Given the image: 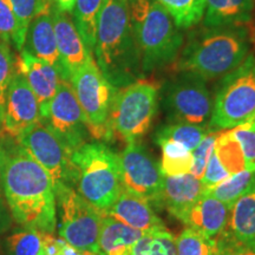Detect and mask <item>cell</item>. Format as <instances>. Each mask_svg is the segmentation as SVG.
Segmentation results:
<instances>
[{
	"instance_id": "f6af8a7d",
	"label": "cell",
	"mask_w": 255,
	"mask_h": 255,
	"mask_svg": "<svg viewBox=\"0 0 255 255\" xmlns=\"http://www.w3.org/2000/svg\"><path fill=\"white\" fill-rule=\"evenodd\" d=\"M101 255H102V254H101Z\"/></svg>"
},
{
	"instance_id": "5b68a950",
	"label": "cell",
	"mask_w": 255,
	"mask_h": 255,
	"mask_svg": "<svg viewBox=\"0 0 255 255\" xmlns=\"http://www.w3.org/2000/svg\"><path fill=\"white\" fill-rule=\"evenodd\" d=\"M76 168L75 190L104 214L122 191L119 155L104 143L79 146L71 155Z\"/></svg>"
},
{
	"instance_id": "7bdbcfd3",
	"label": "cell",
	"mask_w": 255,
	"mask_h": 255,
	"mask_svg": "<svg viewBox=\"0 0 255 255\" xmlns=\"http://www.w3.org/2000/svg\"><path fill=\"white\" fill-rule=\"evenodd\" d=\"M1 193H2V186H1V164H0V200H1Z\"/></svg>"
},
{
	"instance_id": "d590c367",
	"label": "cell",
	"mask_w": 255,
	"mask_h": 255,
	"mask_svg": "<svg viewBox=\"0 0 255 255\" xmlns=\"http://www.w3.org/2000/svg\"><path fill=\"white\" fill-rule=\"evenodd\" d=\"M218 135V132H209L201 141L200 144L191 151V155H193V167H191L190 174L196 178H199V180H201L203 174H205L207 163H208L210 156L214 151L215 141Z\"/></svg>"
},
{
	"instance_id": "ab89813d",
	"label": "cell",
	"mask_w": 255,
	"mask_h": 255,
	"mask_svg": "<svg viewBox=\"0 0 255 255\" xmlns=\"http://www.w3.org/2000/svg\"><path fill=\"white\" fill-rule=\"evenodd\" d=\"M219 255H255V244H239L228 237L227 232L218 240Z\"/></svg>"
},
{
	"instance_id": "1f68e13d",
	"label": "cell",
	"mask_w": 255,
	"mask_h": 255,
	"mask_svg": "<svg viewBox=\"0 0 255 255\" xmlns=\"http://www.w3.org/2000/svg\"><path fill=\"white\" fill-rule=\"evenodd\" d=\"M177 255H219L218 241L210 240L190 228L176 238Z\"/></svg>"
},
{
	"instance_id": "836d02e7",
	"label": "cell",
	"mask_w": 255,
	"mask_h": 255,
	"mask_svg": "<svg viewBox=\"0 0 255 255\" xmlns=\"http://www.w3.org/2000/svg\"><path fill=\"white\" fill-rule=\"evenodd\" d=\"M15 70H17V63L12 55L11 47L8 44L0 40V128L4 119L6 94Z\"/></svg>"
},
{
	"instance_id": "f546056e",
	"label": "cell",
	"mask_w": 255,
	"mask_h": 255,
	"mask_svg": "<svg viewBox=\"0 0 255 255\" xmlns=\"http://www.w3.org/2000/svg\"><path fill=\"white\" fill-rule=\"evenodd\" d=\"M131 251L132 255H177L176 238L168 231L145 233Z\"/></svg>"
},
{
	"instance_id": "d6986e66",
	"label": "cell",
	"mask_w": 255,
	"mask_h": 255,
	"mask_svg": "<svg viewBox=\"0 0 255 255\" xmlns=\"http://www.w3.org/2000/svg\"><path fill=\"white\" fill-rule=\"evenodd\" d=\"M17 66L37 97L39 108L45 105L55 96L63 81L58 69L25 51L20 52Z\"/></svg>"
},
{
	"instance_id": "2e32d148",
	"label": "cell",
	"mask_w": 255,
	"mask_h": 255,
	"mask_svg": "<svg viewBox=\"0 0 255 255\" xmlns=\"http://www.w3.org/2000/svg\"><path fill=\"white\" fill-rule=\"evenodd\" d=\"M229 216L231 208L227 205L203 195L177 220L203 237L218 241L227 232Z\"/></svg>"
},
{
	"instance_id": "5bb4252c",
	"label": "cell",
	"mask_w": 255,
	"mask_h": 255,
	"mask_svg": "<svg viewBox=\"0 0 255 255\" xmlns=\"http://www.w3.org/2000/svg\"><path fill=\"white\" fill-rule=\"evenodd\" d=\"M38 122H40L39 103L17 66L6 94L0 132L17 138Z\"/></svg>"
},
{
	"instance_id": "603a6c76",
	"label": "cell",
	"mask_w": 255,
	"mask_h": 255,
	"mask_svg": "<svg viewBox=\"0 0 255 255\" xmlns=\"http://www.w3.org/2000/svg\"><path fill=\"white\" fill-rule=\"evenodd\" d=\"M145 233L130 227L110 215H103L101 221L98 250L102 255H109L123 247H132Z\"/></svg>"
},
{
	"instance_id": "4dcf8cb0",
	"label": "cell",
	"mask_w": 255,
	"mask_h": 255,
	"mask_svg": "<svg viewBox=\"0 0 255 255\" xmlns=\"http://www.w3.org/2000/svg\"><path fill=\"white\" fill-rule=\"evenodd\" d=\"M45 233L36 229L23 228L9 235L6 240L7 255H41Z\"/></svg>"
},
{
	"instance_id": "8d00e7d4",
	"label": "cell",
	"mask_w": 255,
	"mask_h": 255,
	"mask_svg": "<svg viewBox=\"0 0 255 255\" xmlns=\"http://www.w3.org/2000/svg\"><path fill=\"white\" fill-rule=\"evenodd\" d=\"M231 131L241 146L247 167L255 169V119Z\"/></svg>"
},
{
	"instance_id": "e575fe53",
	"label": "cell",
	"mask_w": 255,
	"mask_h": 255,
	"mask_svg": "<svg viewBox=\"0 0 255 255\" xmlns=\"http://www.w3.org/2000/svg\"><path fill=\"white\" fill-rule=\"evenodd\" d=\"M17 18L21 36L25 38L28 25L38 14L51 7L50 0H9Z\"/></svg>"
},
{
	"instance_id": "8992f818",
	"label": "cell",
	"mask_w": 255,
	"mask_h": 255,
	"mask_svg": "<svg viewBox=\"0 0 255 255\" xmlns=\"http://www.w3.org/2000/svg\"><path fill=\"white\" fill-rule=\"evenodd\" d=\"M255 119V53L223 76L213 101L210 132L232 130Z\"/></svg>"
},
{
	"instance_id": "4316f807",
	"label": "cell",
	"mask_w": 255,
	"mask_h": 255,
	"mask_svg": "<svg viewBox=\"0 0 255 255\" xmlns=\"http://www.w3.org/2000/svg\"><path fill=\"white\" fill-rule=\"evenodd\" d=\"M170 14L176 26L187 30L203 19L206 0H154Z\"/></svg>"
},
{
	"instance_id": "b9f144b4",
	"label": "cell",
	"mask_w": 255,
	"mask_h": 255,
	"mask_svg": "<svg viewBox=\"0 0 255 255\" xmlns=\"http://www.w3.org/2000/svg\"><path fill=\"white\" fill-rule=\"evenodd\" d=\"M109 255H132V251L131 247H123L120 248V250H116Z\"/></svg>"
},
{
	"instance_id": "ee69618b",
	"label": "cell",
	"mask_w": 255,
	"mask_h": 255,
	"mask_svg": "<svg viewBox=\"0 0 255 255\" xmlns=\"http://www.w3.org/2000/svg\"><path fill=\"white\" fill-rule=\"evenodd\" d=\"M128 1H131V0H128Z\"/></svg>"
},
{
	"instance_id": "60d3db41",
	"label": "cell",
	"mask_w": 255,
	"mask_h": 255,
	"mask_svg": "<svg viewBox=\"0 0 255 255\" xmlns=\"http://www.w3.org/2000/svg\"><path fill=\"white\" fill-rule=\"evenodd\" d=\"M51 6L65 13H72L76 0H50Z\"/></svg>"
},
{
	"instance_id": "277c9868",
	"label": "cell",
	"mask_w": 255,
	"mask_h": 255,
	"mask_svg": "<svg viewBox=\"0 0 255 255\" xmlns=\"http://www.w3.org/2000/svg\"><path fill=\"white\" fill-rule=\"evenodd\" d=\"M129 8L143 75L176 62L184 38L170 14L154 0H131Z\"/></svg>"
},
{
	"instance_id": "484cf974",
	"label": "cell",
	"mask_w": 255,
	"mask_h": 255,
	"mask_svg": "<svg viewBox=\"0 0 255 255\" xmlns=\"http://www.w3.org/2000/svg\"><path fill=\"white\" fill-rule=\"evenodd\" d=\"M156 143L161 146L162 159L159 170L164 176H176L190 173L193 167V155L186 146L170 139H159Z\"/></svg>"
},
{
	"instance_id": "ac0fdd59",
	"label": "cell",
	"mask_w": 255,
	"mask_h": 255,
	"mask_svg": "<svg viewBox=\"0 0 255 255\" xmlns=\"http://www.w3.org/2000/svg\"><path fill=\"white\" fill-rule=\"evenodd\" d=\"M206 187L190 173L176 176H164L161 207L178 219L203 196Z\"/></svg>"
},
{
	"instance_id": "74e56055",
	"label": "cell",
	"mask_w": 255,
	"mask_h": 255,
	"mask_svg": "<svg viewBox=\"0 0 255 255\" xmlns=\"http://www.w3.org/2000/svg\"><path fill=\"white\" fill-rule=\"evenodd\" d=\"M41 255H101L92 252L78 250L71 246L62 238H56L53 234H44Z\"/></svg>"
},
{
	"instance_id": "7c38bea8",
	"label": "cell",
	"mask_w": 255,
	"mask_h": 255,
	"mask_svg": "<svg viewBox=\"0 0 255 255\" xmlns=\"http://www.w3.org/2000/svg\"><path fill=\"white\" fill-rule=\"evenodd\" d=\"M119 164L122 189L161 207L163 175L144 146L138 142L128 143L119 154Z\"/></svg>"
},
{
	"instance_id": "ffe728a7",
	"label": "cell",
	"mask_w": 255,
	"mask_h": 255,
	"mask_svg": "<svg viewBox=\"0 0 255 255\" xmlns=\"http://www.w3.org/2000/svg\"><path fill=\"white\" fill-rule=\"evenodd\" d=\"M21 51L51 64L59 71V56L51 7L38 14L28 25Z\"/></svg>"
},
{
	"instance_id": "cb8c5ba5",
	"label": "cell",
	"mask_w": 255,
	"mask_h": 255,
	"mask_svg": "<svg viewBox=\"0 0 255 255\" xmlns=\"http://www.w3.org/2000/svg\"><path fill=\"white\" fill-rule=\"evenodd\" d=\"M255 184V169L246 168L239 173L231 175L222 182L209 188L203 195L212 196L227 205L229 208L234 205L240 197L246 194Z\"/></svg>"
},
{
	"instance_id": "44dd1931",
	"label": "cell",
	"mask_w": 255,
	"mask_h": 255,
	"mask_svg": "<svg viewBox=\"0 0 255 255\" xmlns=\"http://www.w3.org/2000/svg\"><path fill=\"white\" fill-rule=\"evenodd\" d=\"M254 0H206L203 26H241L253 17Z\"/></svg>"
},
{
	"instance_id": "ba28073f",
	"label": "cell",
	"mask_w": 255,
	"mask_h": 255,
	"mask_svg": "<svg viewBox=\"0 0 255 255\" xmlns=\"http://www.w3.org/2000/svg\"><path fill=\"white\" fill-rule=\"evenodd\" d=\"M84 115L89 133L96 139H113L109 115L117 89L104 77L92 57L70 79Z\"/></svg>"
},
{
	"instance_id": "7a4b0ae2",
	"label": "cell",
	"mask_w": 255,
	"mask_h": 255,
	"mask_svg": "<svg viewBox=\"0 0 255 255\" xmlns=\"http://www.w3.org/2000/svg\"><path fill=\"white\" fill-rule=\"evenodd\" d=\"M94 55L101 72L117 90L144 78L128 0H104L97 20Z\"/></svg>"
},
{
	"instance_id": "9a60e30c",
	"label": "cell",
	"mask_w": 255,
	"mask_h": 255,
	"mask_svg": "<svg viewBox=\"0 0 255 255\" xmlns=\"http://www.w3.org/2000/svg\"><path fill=\"white\" fill-rule=\"evenodd\" d=\"M55 27L57 50L59 56V73L63 81L70 79L94 55L89 51L69 13L51 6Z\"/></svg>"
},
{
	"instance_id": "3957f363",
	"label": "cell",
	"mask_w": 255,
	"mask_h": 255,
	"mask_svg": "<svg viewBox=\"0 0 255 255\" xmlns=\"http://www.w3.org/2000/svg\"><path fill=\"white\" fill-rule=\"evenodd\" d=\"M251 49L250 32L241 26L206 27L189 34L175 71L195 73L205 81L220 78L238 68Z\"/></svg>"
},
{
	"instance_id": "52a82bcc",
	"label": "cell",
	"mask_w": 255,
	"mask_h": 255,
	"mask_svg": "<svg viewBox=\"0 0 255 255\" xmlns=\"http://www.w3.org/2000/svg\"><path fill=\"white\" fill-rule=\"evenodd\" d=\"M158 110V87L139 79L115 95L109 115L111 135L127 142H137L150 129Z\"/></svg>"
},
{
	"instance_id": "f1b7e54d",
	"label": "cell",
	"mask_w": 255,
	"mask_h": 255,
	"mask_svg": "<svg viewBox=\"0 0 255 255\" xmlns=\"http://www.w3.org/2000/svg\"><path fill=\"white\" fill-rule=\"evenodd\" d=\"M214 152L229 175H234L248 168L241 146L231 130L219 133L215 141Z\"/></svg>"
},
{
	"instance_id": "7402d4cb",
	"label": "cell",
	"mask_w": 255,
	"mask_h": 255,
	"mask_svg": "<svg viewBox=\"0 0 255 255\" xmlns=\"http://www.w3.org/2000/svg\"><path fill=\"white\" fill-rule=\"evenodd\" d=\"M227 234L239 244H255V184L232 206Z\"/></svg>"
},
{
	"instance_id": "6da1fadb",
	"label": "cell",
	"mask_w": 255,
	"mask_h": 255,
	"mask_svg": "<svg viewBox=\"0 0 255 255\" xmlns=\"http://www.w3.org/2000/svg\"><path fill=\"white\" fill-rule=\"evenodd\" d=\"M1 186L14 221L23 228L53 234L57 201L50 175L17 138L0 132Z\"/></svg>"
},
{
	"instance_id": "9c48e42d",
	"label": "cell",
	"mask_w": 255,
	"mask_h": 255,
	"mask_svg": "<svg viewBox=\"0 0 255 255\" xmlns=\"http://www.w3.org/2000/svg\"><path fill=\"white\" fill-rule=\"evenodd\" d=\"M206 82L195 73L178 71L164 83L162 103L171 122L207 126L212 117L213 98Z\"/></svg>"
},
{
	"instance_id": "4fadbf2b",
	"label": "cell",
	"mask_w": 255,
	"mask_h": 255,
	"mask_svg": "<svg viewBox=\"0 0 255 255\" xmlns=\"http://www.w3.org/2000/svg\"><path fill=\"white\" fill-rule=\"evenodd\" d=\"M17 141L47 171L53 188L59 186L75 189L76 168L71 152L41 122H38L17 137Z\"/></svg>"
},
{
	"instance_id": "83f0119b",
	"label": "cell",
	"mask_w": 255,
	"mask_h": 255,
	"mask_svg": "<svg viewBox=\"0 0 255 255\" xmlns=\"http://www.w3.org/2000/svg\"><path fill=\"white\" fill-rule=\"evenodd\" d=\"M209 132L208 126L171 123L161 127L156 131L155 142L159 139H170L186 146L189 151H193Z\"/></svg>"
},
{
	"instance_id": "d4e9b609",
	"label": "cell",
	"mask_w": 255,
	"mask_h": 255,
	"mask_svg": "<svg viewBox=\"0 0 255 255\" xmlns=\"http://www.w3.org/2000/svg\"><path fill=\"white\" fill-rule=\"evenodd\" d=\"M103 4L104 0H76L72 11L73 23L92 55H94L98 15L101 13Z\"/></svg>"
},
{
	"instance_id": "30bf717a",
	"label": "cell",
	"mask_w": 255,
	"mask_h": 255,
	"mask_svg": "<svg viewBox=\"0 0 255 255\" xmlns=\"http://www.w3.org/2000/svg\"><path fill=\"white\" fill-rule=\"evenodd\" d=\"M59 237L78 250L100 254L98 237L103 214L71 187L55 188Z\"/></svg>"
},
{
	"instance_id": "8fae6325",
	"label": "cell",
	"mask_w": 255,
	"mask_h": 255,
	"mask_svg": "<svg viewBox=\"0 0 255 255\" xmlns=\"http://www.w3.org/2000/svg\"><path fill=\"white\" fill-rule=\"evenodd\" d=\"M40 122L71 152L87 143L89 130L70 82L62 81L55 96L40 107Z\"/></svg>"
},
{
	"instance_id": "d6a6232c",
	"label": "cell",
	"mask_w": 255,
	"mask_h": 255,
	"mask_svg": "<svg viewBox=\"0 0 255 255\" xmlns=\"http://www.w3.org/2000/svg\"><path fill=\"white\" fill-rule=\"evenodd\" d=\"M0 40L21 52L25 38L21 36L20 28L9 0H0Z\"/></svg>"
},
{
	"instance_id": "e0dca14e",
	"label": "cell",
	"mask_w": 255,
	"mask_h": 255,
	"mask_svg": "<svg viewBox=\"0 0 255 255\" xmlns=\"http://www.w3.org/2000/svg\"><path fill=\"white\" fill-rule=\"evenodd\" d=\"M103 215H110L143 233L168 231L148 201L123 190Z\"/></svg>"
},
{
	"instance_id": "f35d334b",
	"label": "cell",
	"mask_w": 255,
	"mask_h": 255,
	"mask_svg": "<svg viewBox=\"0 0 255 255\" xmlns=\"http://www.w3.org/2000/svg\"><path fill=\"white\" fill-rule=\"evenodd\" d=\"M229 176L231 175L222 167V164L220 163L218 157H216L215 152L213 151L208 163H207L205 174H203L202 178H201V182L206 187V190L209 189V188H213L220 182H222L223 180H226Z\"/></svg>"
}]
</instances>
